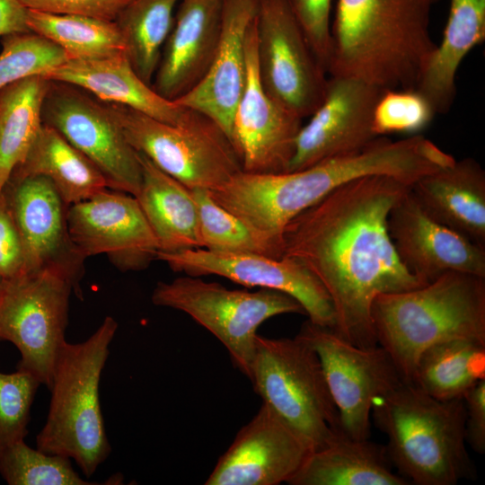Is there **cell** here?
I'll return each mask as SVG.
<instances>
[{"instance_id": "1", "label": "cell", "mask_w": 485, "mask_h": 485, "mask_svg": "<svg viewBox=\"0 0 485 485\" xmlns=\"http://www.w3.org/2000/svg\"><path fill=\"white\" fill-rule=\"evenodd\" d=\"M410 186L385 175L350 181L294 217L282 257L304 266L332 304V330L360 348L378 345L371 307L376 295L423 286L401 261L388 231L392 207Z\"/></svg>"}, {"instance_id": "2", "label": "cell", "mask_w": 485, "mask_h": 485, "mask_svg": "<svg viewBox=\"0 0 485 485\" xmlns=\"http://www.w3.org/2000/svg\"><path fill=\"white\" fill-rule=\"evenodd\" d=\"M454 160L421 135L396 141L379 137L358 152L328 158L298 171H241L208 192L216 202L282 248L286 225L340 186L367 175H385L411 187Z\"/></svg>"}, {"instance_id": "3", "label": "cell", "mask_w": 485, "mask_h": 485, "mask_svg": "<svg viewBox=\"0 0 485 485\" xmlns=\"http://www.w3.org/2000/svg\"><path fill=\"white\" fill-rule=\"evenodd\" d=\"M436 0H337L328 75L351 76L381 90L415 89L436 48Z\"/></svg>"}, {"instance_id": "4", "label": "cell", "mask_w": 485, "mask_h": 485, "mask_svg": "<svg viewBox=\"0 0 485 485\" xmlns=\"http://www.w3.org/2000/svg\"><path fill=\"white\" fill-rule=\"evenodd\" d=\"M371 318L377 344L411 382L429 347L454 340L485 343V278L449 271L413 289L379 294Z\"/></svg>"}, {"instance_id": "5", "label": "cell", "mask_w": 485, "mask_h": 485, "mask_svg": "<svg viewBox=\"0 0 485 485\" xmlns=\"http://www.w3.org/2000/svg\"><path fill=\"white\" fill-rule=\"evenodd\" d=\"M371 416L386 436L392 466L416 485H455L472 480L462 399L437 400L403 380L377 398Z\"/></svg>"}, {"instance_id": "6", "label": "cell", "mask_w": 485, "mask_h": 485, "mask_svg": "<svg viewBox=\"0 0 485 485\" xmlns=\"http://www.w3.org/2000/svg\"><path fill=\"white\" fill-rule=\"evenodd\" d=\"M118 326L113 317L106 316L85 340L64 343L48 387L47 419L36 437L38 449L74 460L87 478L111 452L99 386Z\"/></svg>"}, {"instance_id": "7", "label": "cell", "mask_w": 485, "mask_h": 485, "mask_svg": "<svg viewBox=\"0 0 485 485\" xmlns=\"http://www.w3.org/2000/svg\"><path fill=\"white\" fill-rule=\"evenodd\" d=\"M248 379L312 452L344 436L317 353L298 336H257Z\"/></svg>"}, {"instance_id": "8", "label": "cell", "mask_w": 485, "mask_h": 485, "mask_svg": "<svg viewBox=\"0 0 485 485\" xmlns=\"http://www.w3.org/2000/svg\"><path fill=\"white\" fill-rule=\"evenodd\" d=\"M107 104L132 147L190 190H215L242 171L229 137L199 112L190 110L181 123L169 124L124 105Z\"/></svg>"}, {"instance_id": "9", "label": "cell", "mask_w": 485, "mask_h": 485, "mask_svg": "<svg viewBox=\"0 0 485 485\" xmlns=\"http://www.w3.org/2000/svg\"><path fill=\"white\" fill-rule=\"evenodd\" d=\"M151 300L154 305L188 314L211 332L225 346L234 367L247 378L259 327L278 315L305 314L303 306L283 292L229 289L188 275L158 282Z\"/></svg>"}, {"instance_id": "10", "label": "cell", "mask_w": 485, "mask_h": 485, "mask_svg": "<svg viewBox=\"0 0 485 485\" xmlns=\"http://www.w3.org/2000/svg\"><path fill=\"white\" fill-rule=\"evenodd\" d=\"M74 287L55 269L24 271L0 286V340L21 354L17 368L49 387L68 324Z\"/></svg>"}, {"instance_id": "11", "label": "cell", "mask_w": 485, "mask_h": 485, "mask_svg": "<svg viewBox=\"0 0 485 485\" xmlns=\"http://www.w3.org/2000/svg\"><path fill=\"white\" fill-rule=\"evenodd\" d=\"M41 115L43 124L96 165L110 190L137 195L142 182L138 154L107 102L76 85L49 80Z\"/></svg>"}, {"instance_id": "12", "label": "cell", "mask_w": 485, "mask_h": 485, "mask_svg": "<svg viewBox=\"0 0 485 485\" xmlns=\"http://www.w3.org/2000/svg\"><path fill=\"white\" fill-rule=\"evenodd\" d=\"M296 336L320 358L342 434L352 439H368L374 401L404 380L390 355L380 345H353L331 328L309 320Z\"/></svg>"}, {"instance_id": "13", "label": "cell", "mask_w": 485, "mask_h": 485, "mask_svg": "<svg viewBox=\"0 0 485 485\" xmlns=\"http://www.w3.org/2000/svg\"><path fill=\"white\" fill-rule=\"evenodd\" d=\"M256 53L266 91L302 119L309 117L323 99L328 74L315 57L288 0H260Z\"/></svg>"}, {"instance_id": "14", "label": "cell", "mask_w": 485, "mask_h": 485, "mask_svg": "<svg viewBox=\"0 0 485 485\" xmlns=\"http://www.w3.org/2000/svg\"><path fill=\"white\" fill-rule=\"evenodd\" d=\"M156 260L165 262L174 272L184 275H215L247 287L283 292L303 306L311 322L331 329L334 327V310L323 286L304 266L292 259L193 248L158 251Z\"/></svg>"}, {"instance_id": "15", "label": "cell", "mask_w": 485, "mask_h": 485, "mask_svg": "<svg viewBox=\"0 0 485 485\" xmlns=\"http://www.w3.org/2000/svg\"><path fill=\"white\" fill-rule=\"evenodd\" d=\"M2 193L22 239L24 271L57 269L68 278L82 299L84 259L69 235V206L53 183L40 175L10 176Z\"/></svg>"}, {"instance_id": "16", "label": "cell", "mask_w": 485, "mask_h": 485, "mask_svg": "<svg viewBox=\"0 0 485 485\" xmlns=\"http://www.w3.org/2000/svg\"><path fill=\"white\" fill-rule=\"evenodd\" d=\"M67 227L71 241L84 260L105 253L120 271H140L156 260L157 240L131 194L104 190L70 205Z\"/></svg>"}, {"instance_id": "17", "label": "cell", "mask_w": 485, "mask_h": 485, "mask_svg": "<svg viewBox=\"0 0 485 485\" xmlns=\"http://www.w3.org/2000/svg\"><path fill=\"white\" fill-rule=\"evenodd\" d=\"M383 92L356 77L330 75L323 99L298 132L287 172L358 152L378 138L373 115Z\"/></svg>"}, {"instance_id": "18", "label": "cell", "mask_w": 485, "mask_h": 485, "mask_svg": "<svg viewBox=\"0 0 485 485\" xmlns=\"http://www.w3.org/2000/svg\"><path fill=\"white\" fill-rule=\"evenodd\" d=\"M246 57V82L233 119V144L242 171L287 172L303 119L275 100L261 83L256 53V17L247 34Z\"/></svg>"}, {"instance_id": "19", "label": "cell", "mask_w": 485, "mask_h": 485, "mask_svg": "<svg viewBox=\"0 0 485 485\" xmlns=\"http://www.w3.org/2000/svg\"><path fill=\"white\" fill-rule=\"evenodd\" d=\"M311 452L306 443L262 402L219 457L205 484L288 483Z\"/></svg>"}, {"instance_id": "20", "label": "cell", "mask_w": 485, "mask_h": 485, "mask_svg": "<svg viewBox=\"0 0 485 485\" xmlns=\"http://www.w3.org/2000/svg\"><path fill=\"white\" fill-rule=\"evenodd\" d=\"M388 231L402 264L425 283L449 271L485 278V247L429 216L410 188L391 209Z\"/></svg>"}, {"instance_id": "21", "label": "cell", "mask_w": 485, "mask_h": 485, "mask_svg": "<svg viewBox=\"0 0 485 485\" xmlns=\"http://www.w3.org/2000/svg\"><path fill=\"white\" fill-rule=\"evenodd\" d=\"M259 2L224 0L221 37L213 62L195 87L173 101L212 119L232 143L234 113L247 75L246 38Z\"/></svg>"}, {"instance_id": "22", "label": "cell", "mask_w": 485, "mask_h": 485, "mask_svg": "<svg viewBox=\"0 0 485 485\" xmlns=\"http://www.w3.org/2000/svg\"><path fill=\"white\" fill-rule=\"evenodd\" d=\"M224 0H181L172 30L163 47L153 88L175 101L195 87L216 53Z\"/></svg>"}, {"instance_id": "23", "label": "cell", "mask_w": 485, "mask_h": 485, "mask_svg": "<svg viewBox=\"0 0 485 485\" xmlns=\"http://www.w3.org/2000/svg\"><path fill=\"white\" fill-rule=\"evenodd\" d=\"M84 89L99 100L129 107L155 119L179 124L190 110L160 95L133 68L126 51L67 59L43 75Z\"/></svg>"}, {"instance_id": "24", "label": "cell", "mask_w": 485, "mask_h": 485, "mask_svg": "<svg viewBox=\"0 0 485 485\" xmlns=\"http://www.w3.org/2000/svg\"><path fill=\"white\" fill-rule=\"evenodd\" d=\"M410 190L429 216L485 247V171L476 160H454L419 179Z\"/></svg>"}, {"instance_id": "25", "label": "cell", "mask_w": 485, "mask_h": 485, "mask_svg": "<svg viewBox=\"0 0 485 485\" xmlns=\"http://www.w3.org/2000/svg\"><path fill=\"white\" fill-rule=\"evenodd\" d=\"M484 40L485 0H450L441 42L436 45L415 88L436 114L446 113L451 109L460 65Z\"/></svg>"}, {"instance_id": "26", "label": "cell", "mask_w": 485, "mask_h": 485, "mask_svg": "<svg viewBox=\"0 0 485 485\" xmlns=\"http://www.w3.org/2000/svg\"><path fill=\"white\" fill-rule=\"evenodd\" d=\"M142 182L135 197L157 240L158 251L201 248L197 204L190 189L138 153Z\"/></svg>"}, {"instance_id": "27", "label": "cell", "mask_w": 485, "mask_h": 485, "mask_svg": "<svg viewBox=\"0 0 485 485\" xmlns=\"http://www.w3.org/2000/svg\"><path fill=\"white\" fill-rule=\"evenodd\" d=\"M290 485H408L392 471L385 446L341 436L311 452Z\"/></svg>"}, {"instance_id": "28", "label": "cell", "mask_w": 485, "mask_h": 485, "mask_svg": "<svg viewBox=\"0 0 485 485\" xmlns=\"http://www.w3.org/2000/svg\"><path fill=\"white\" fill-rule=\"evenodd\" d=\"M32 175L48 178L68 206L110 189L96 165L46 124L42 125L24 160L10 176Z\"/></svg>"}, {"instance_id": "29", "label": "cell", "mask_w": 485, "mask_h": 485, "mask_svg": "<svg viewBox=\"0 0 485 485\" xmlns=\"http://www.w3.org/2000/svg\"><path fill=\"white\" fill-rule=\"evenodd\" d=\"M48 84V79L38 75L0 90V193L43 125L42 103Z\"/></svg>"}, {"instance_id": "30", "label": "cell", "mask_w": 485, "mask_h": 485, "mask_svg": "<svg viewBox=\"0 0 485 485\" xmlns=\"http://www.w3.org/2000/svg\"><path fill=\"white\" fill-rule=\"evenodd\" d=\"M485 379V343L454 340L427 348L419 357L411 383L441 401L460 400Z\"/></svg>"}, {"instance_id": "31", "label": "cell", "mask_w": 485, "mask_h": 485, "mask_svg": "<svg viewBox=\"0 0 485 485\" xmlns=\"http://www.w3.org/2000/svg\"><path fill=\"white\" fill-rule=\"evenodd\" d=\"M181 0H130L115 22L137 75L152 85Z\"/></svg>"}, {"instance_id": "32", "label": "cell", "mask_w": 485, "mask_h": 485, "mask_svg": "<svg viewBox=\"0 0 485 485\" xmlns=\"http://www.w3.org/2000/svg\"><path fill=\"white\" fill-rule=\"evenodd\" d=\"M31 31L61 48L68 59H84L125 51L114 21L75 14H57L27 9Z\"/></svg>"}, {"instance_id": "33", "label": "cell", "mask_w": 485, "mask_h": 485, "mask_svg": "<svg viewBox=\"0 0 485 485\" xmlns=\"http://www.w3.org/2000/svg\"><path fill=\"white\" fill-rule=\"evenodd\" d=\"M197 204L201 248L215 252L282 257L279 244L219 205L205 190H191Z\"/></svg>"}, {"instance_id": "34", "label": "cell", "mask_w": 485, "mask_h": 485, "mask_svg": "<svg viewBox=\"0 0 485 485\" xmlns=\"http://www.w3.org/2000/svg\"><path fill=\"white\" fill-rule=\"evenodd\" d=\"M0 474L9 485H90L71 459L31 448L21 439L0 449Z\"/></svg>"}, {"instance_id": "35", "label": "cell", "mask_w": 485, "mask_h": 485, "mask_svg": "<svg viewBox=\"0 0 485 485\" xmlns=\"http://www.w3.org/2000/svg\"><path fill=\"white\" fill-rule=\"evenodd\" d=\"M1 44L0 90L25 77L44 75L68 59L61 48L32 31L5 35Z\"/></svg>"}, {"instance_id": "36", "label": "cell", "mask_w": 485, "mask_h": 485, "mask_svg": "<svg viewBox=\"0 0 485 485\" xmlns=\"http://www.w3.org/2000/svg\"><path fill=\"white\" fill-rule=\"evenodd\" d=\"M435 115L428 100L416 89L385 90L375 104L373 128L377 137L392 133L417 135Z\"/></svg>"}, {"instance_id": "37", "label": "cell", "mask_w": 485, "mask_h": 485, "mask_svg": "<svg viewBox=\"0 0 485 485\" xmlns=\"http://www.w3.org/2000/svg\"><path fill=\"white\" fill-rule=\"evenodd\" d=\"M40 384L37 377L22 369L0 372V449L25 439L31 408Z\"/></svg>"}, {"instance_id": "38", "label": "cell", "mask_w": 485, "mask_h": 485, "mask_svg": "<svg viewBox=\"0 0 485 485\" xmlns=\"http://www.w3.org/2000/svg\"><path fill=\"white\" fill-rule=\"evenodd\" d=\"M288 1L315 57L327 73L331 49L332 0Z\"/></svg>"}, {"instance_id": "39", "label": "cell", "mask_w": 485, "mask_h": 485, "mask_svg": "<svg viewBox=\"0 0 485 485\" xmlns=\"http://www.w3.org/2000/svg\"><path fill=\"white\" fill-rule=\"evenodd\" d=\"M27 9L115 21L130 0H19Z\"/></svg>"}, {"instance_id": "40", "label": "cell", "mask_w": 485, "mask_h": 485, "mask_svg": "<svg viewBox=\"0 0 485 485\" xmlns=\"http://www.w3.org/2000/svg\"><path fill=\"white\" fill-rule=\"evenodd\" d=\"M24 271V253L20 234L0 193V277H16Z\"/></svg>"}, {"instance_id": "41", "label": "cell", "mask_w": 485, "mask_h": 485, "mask_svg": "<svg viewBox=\"0 0 485 485\" xmlns=\"http://www.w3.org/2000/svg\"><path fill=\"white\" fill-rule=\"evenodd\" d=\"M465 408V439L479 454L485 453V379L472 387L463 398Z\"/></svg>"}, {"instance_id": "42", "label": "cell", "mask_w": 485, "mask_h": 485, "mask_svg": "<svg viewBox=\"0 0 485 485\" xmlns=\"http://www.w3.org/2000/svg\"><path fill=\"white\" fill-rule=\"evenodd\" d=\"M26 18L27 8L19 0H0V37L31 31Z\"/></svg>"}, {"instance_id": "43", "label": "cell", "mask_w": 485, "mask_h": 485, "mask_svg": "<svg viewBox=\"0 0 485 485\" xmlns=\"http://www.w3.org/2000/svg\"><path fill=\"white\" fill-rule=\"evenodd\" d=\"M2 280H3V278L0 277V286H1Z\"/></svg>"}, {"instance_id": "44", "label": "cell", "mask_w": 485, "mask_h": 485, "mask_svg": "<svg viewBox=\"0 0 485 485\" xmlns=\"http://www.w3.org/2000/svg\"><path fill=\"white\" fill-rule=\"evenodd\" d=\"M436 1H437V0H436Z\"/></svg>"}]
</instances>
